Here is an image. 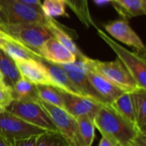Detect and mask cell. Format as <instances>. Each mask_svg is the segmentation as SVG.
<instances>
[{"label": "cell", "instance_id": "obj_1", "mask_svg": "<svg viewBox=\"0 0 146 146\" xmlns=\"http://www.w3.org/2000/svg\"><path fill=\"white\" fill-rule=\"evenodd\" d=\"M95 127L102 136L116 145H130L139 133L137 127L117 114L109 104H104L93 119Z\"/></svg>", "mask_w": 146, "mask_h": 146}, {"label": "cell", "instance_id": "obj_2", "mask_svg": "<svg viewBox=\"0 0 146 146\" xmlns=\"http://www.w3.org/2000/svg\"><path fill=\"white\" fill-rule=\"evenodd\" d=\"M80 60L86 64L88 69L100 74L126 92H133L141 89L118 58L115 61L104 62L86 56Z\"/></svg>", "mask_w": 146, "mask_h": 146}, {"label": "cell", "instance_id": "obj_3", "mask_svg": "<svg viewBox=\"0 0 146 146\" xmlns=\"http://www.w3.org/2000/svg\"><path fill=\"white\" fill-rule=\"evenodd\" d=\"M50 17L36 7L15 0H0L1 24H39L47 26Z\"/></svg>", "mask_w": 146, "mask_h": 146}, {"label": "cell", "instance_id": "obj_4", "mask_svg": "<svg viewBox=\"0 0 146 146\" xmlns=\"http://www.w3.org/2000/svg\"><path fill=\"white\" fill-rule=\"evenodd\" d=\"M97 32L98 35L116 54L117 58L130 73L139 87L146 90V62L145 56H140L138 53L126 49L110 38L102 29L97 27Z\"/></svg>", "mask_w": 146, "mask_h": 146}, {"label": "cell", "instance_id": "obj_5", "mask_svg": "<svg viewBox=\"0 0 146 146\" xmlns=\"http://www.w3.org/2000/svg\"><path fill=\"white\" fill-rule=\"evenodd\" d=\"M0 31L38 55L42 44L52 38L49 29L39 24H1Z\"/></svg>", "mask_w": 146, "mask_h": 146}, {"label": "cell", "instance_id": "obj_6", "mask_svg": "<svg viewBox=\"0 0 146 146\" xmlns=\"http://www.w3.org/2000/svg\"><path fill=\"white\" fill-rule=\"evenodd\" d=\"M38 104L50 115L57 132L67 140L69 145L84 146L75 118L59 107L51 105L41 100L38 101Z\"/></svg>", "mask_w": 146, "mask_h": 146}, {"label": "cell", "instance_id": "obj_7", "mask_svg": "<svg viewBox=\"0 0 146 146\" xmlns=\"http://www.w3.org/2000/svg\"><path fill=\"white\" fill-rule=\"evenodd\" d=\"M44 132L47 131L21 120L8 110L0 112V137L11 144L16 140L38 136Z\"/></svg>", "mask_w": 146, "mask_h": 146}, {"label": "cell", "instance_id": "obj_8", "mask_svg": "<svg viewBox=\"0 0 146 146\" xmlns=\"http://www.w3.org/2000/svg\"><path fill=\"white\" fill-rule=\"evenodd\" d=\"M6 110L43 130L47 132H57L51 118L38 103H27L13 100Z\"/></svg>", "mask_w": 146, "mask_h": 146}, {"label": "cell", "instance_id": "obj_9", "mask_svg": "<svg viewBox=\"0 0 146 146\" xmlns=\"http://www.w3.org/2000/svg\"><path fill=\"white\" fill-rule=\"evenodd\" d=\"M64 72L68 76L75 88L83 97H87L94 99L104 104H107L104 99L96 92L92 86L87 75V67L80 59H77L74 62L69 64H59Z\"/></svg>", "mask_w": 146, "mask_h": 146}, {"label": "cell", "instance_id": "obj_10", "mask_svg": "<svg viewBox=\"0 0 146 146\" xmlns=\"http://www.w3.org/2000/svg\"><path fill=\"white\" fill-rule=\"evenodd\" d=\"M63 101V110L74 118L78 119L82 116H88L94 119L104 104L94 99L80 95H74L60 90Z\"/></svg>", "mask_w": 146, "mask_h": 146}, {"label": "cell", "instance_id": "obj_11", "mask_svg": "<svg viewBox=\"0 0 146 146\" xmlns=\"http://www.w3.org/2000/svg\"><path fill=\"white\" fill-rule=\"evenodd\" d=\"M104 27L105 31L113 38L126 45L135 48L138 51L145 55V46L139 36L131 27L127 20L117 19L104 24Z\"/></svg>", "mask_w": 146, "mask_h": 146}, {"label": "cell", "instance_id": "obj_12", "mask_svg": "<svg viewBox=\"0 0 146 146\" xmlns=\"http://www.w3.org/2000/svg\"><path fill=\"white\" fill-rule=\"evenodd\" d=\"M21 77L35 86H54L47 69L38 59L14 60Z\"/></svg>", "mask_w": 146, "mask_h": 146}, {"label": "cell", "instance_id": "obj_13", "mask_svg": "<svg viewBox=\"0 0 146 146\" xmlns=\"http://www.w3.org/2000/svg\"><path fill=\"white\" fill-rule=\"evenodd\" d=\"M38 53L43 59L56 64H69L77 58L56 38H48L39 48Z\"/></svg>", "mask_w": 146, "mask_h": 146}, {"label": "cell", "instance_id": "obj_14", "mask_svg": "<svg viewBox=\"0 0 146 146\" xmlns=\"http://www.w3.org/2000/svg\"><path fill=\"white\" fill-rule=\"evenodd\" d=\"M46 27L50 32L52 37L56 38L58 42H60L70 52H72L77 59H83L86 56V55H84L76 45L72 38V36L77 37V35L74 34L76 33L74 31L67 28L65 26L56 21L54 18H50Z\"/></svg>", "mask_w": 146, "mask_h": 146}, {"label": "cell", "instance_id": "obj_15", "mask_svg": "<svg viewBox=\"0 0 146 146\" xmlns=\"http://www.w3.org/2000/svg\"><path fill=\"white\" fill-rule=\"evenodd\" d=\"M86 75L93 88L104 99L107 104H110L122 93L126 92L109 81L107 79L88 68L86 71Z\"/></svg>", "mask_w": 146, "mask_h": 146}, {"label": "cell", "instance_id": "obj_16", "mask_svg": "<svg viewBox=\"0 0 146 146\" xmlns=\"http://www.w3.org/2000/svg\"><path fill=\"white\" fill-rule=\"evenodd\" d=\"M39 61L47 69L48 74L50 79L52 80L55 87L68 93L81 96L59 64L50 62L48 61H45L44 59H39Z\"/></svg>", "mask_w": 146, "mask_h": 146}, {"label": "cell", "instance_id": "obj_17", "mask_svg": "<svg viewBox=\"0 0 146 146\" xmlns=\"http://www.w3.org/2000/svg\"><path fill=\"white\" fill-rule=\"evenodd\" d=\"M0 33L4 36L5 41L1 47L5 53H7L13 60H26V59H43L38 54L29 50L21 43L17 42L14 38L7 36L3 32Z\"/></svg>", "mask_w": 146, "mask_h": 146}, {"label": "cell", "instance_id": "obj_18", "mask_svg": "<svg viewBox=\"0 0 146 146\" xmlns=\"http://www.w3.org/2000/svg\"><path fill=\"white\" fill-rule=\"evenodd\" d=\"M11 91L13 99L16 101L38 103L40 100L38 96L36 86L23 78H21L11 86Z\"/></svg>", "mask_w": 146, "mask_h": 146}, {"label": "cell", "instance_id": "obj_19", "mask_svg": "<svg viewBox=\"0 0 146 146\" xmlns=\"http://www.w3.org/2000/svg\"><path fill=\"white\" fill-rule=\"evenodd\" d=\"M112 3L117 12L126 20L146 14L145 0H113Z\"/></svg>", "mask_w": 146, "mask_h": 146}, {"label": "cell", "instance_id": "obj_20", "mask_svg": "<svg viewBox=\"0 0 146 146\" xmlns=\"http://www.w3.org/2000/svg\"><path fill=\"white\" fill-rule=\"evenodd\" d=\"M117 114L136 127L134 107L131 92H124L109 104Z\"/></svg>", "mask_w": 146, "mask_h": 146}, {"label": "cell", "instance_id": "obj_21", "mask_svg": "<svg viewBox=\"0 0 146 146\" xmlns=\"http://www.w3.org/2000/svg\"><path fill=\"white\" fill-rule=\"evenodd\" d=\"M132 93L136 127L139 132L146 133V90L139 89Z\"/></svg>", "mask_w": 146, "mask_h": 146}, {"label": "cell", "instance_id": "obj_22", "mask_svg": "<svg viewBox=\"0 0 146 146\" xmlns=\"http://www.w3.org/2000/svg\"><path fill=\"white\" fill-rule=\"evenodd\" d=\"M0 72L6 86H12L21 77L15 61L0 49Z\"/></svg>", "mask_w": 146, "mask_h": 146}, {"label": "cell", "instance_id": "obj_23", "mask_svg": "<svg viewBox=\"0 0 146 146\" xmlns=\"http://www.w3.org/2000/svg\"><path fill=\"white\" fill-rule=\"evenodd\" d=\"M66 4L73 10L80 21L87 28L93 27L97 28V26L92 17L88 0H64Z\"/></svg>", "mask_w": 146, "mask_h": 146}, {"label": "cell", "instance_id": "obj_24", "mask_svg": "<svg viewBox=\"0 0 146 146\" xmlns=\"http://www.w3.org/2000/svg\"><path fill=\"white\" fill-rule=\"evenodd\" d=\"M36 89L41 101L63 109V101L60 89L52 86H36Z\"/></svg>", "mask_w": 146, "mask_h": 146}, {"label": "cell", "instance_id": "obj_25", "mask_svg": "<svg viewBox=\"0 0 146 146\" xmlns=\"http://www.w3.org/2000/svg\"><path fill=\"white\" fill-rule=\"evenodd\" d=\"M80 134L84 146H92L95 138V125L93 120L88 116H82L76 119Z\"/></svg>", "mask_w": 146, "mask_h": 146}, {"label": "cell", "instance_id": "obj_26", "mask_svg": "<svg viewBox=\"0 0 146 146\" xmlns=\"http://www.w3.org/2000/svg\"><path fill=\"white\" fill-rule=\"evenodd\" d=\"M66 3L64 0H44L41 3V9L44 15L50 18L58 16L69 17L66 10Z\"/></svg>", "mask_w": 146, "mask_h": 146}, {"label": "cell", "instance_id": "obj_27", "mask_svg": "<svg viewBox=\"0 0 146 146\" xmlns=\"http://www.w3.org/2000/svg\"><path fill=\"white\" fill-rule=\"evenodd\" d=\"M34 146H70L58 132H44L38 135Z\"/></svg>", "mask_w": 146, "mask_h": 146}, {"label": "cell", "instance_id": "obj_28", "mask_svg": "<svg viewBox=\"0 0 146 146\" xmlns=\"http://www.w3.org/2000/svg\"><path fill=\"white\" fill-rule=\"evenodd\" d=\"M13 100L11 87L0 83V112L6 110Z\"/></svg>", "mask_w": 146, "mask_h": 146}, {"label": "cell", "instance_id": "obj_29", "mask_svg": "<svg viewBox=\"0 0 146 146\" xmlns=\"http://www.w3.org/2000/svg\"><path fill=\"white\" fill-rule=\"evenodd\" d=\"M38 136H32L24 139H20L13 142L12 146H34Z\"/></svg>", "mask_w": 146, "mask_h": 146}, {"label": "cell", "instance_id": "obj_30", "mask_svg": "<svg viewBox=\"0 0 146 146\" xmlns=\"http://www.w3.org/2000/svg\"><path fill=\"white\" fill-rule=\"evenodd\" d=\"M146 133L139 132L130 143L131 146H146Z\"/></svg>", "mask_w": 146, "mask_h": 146}, {"label": "cell", "instance_id": "obj_31", "mask_svg": "<svg viewBox=\"0 0 146 146\" xmlns=\"http://www.w3.org/2000/svg\"><path fill=\"white\" fill-rule=\"evenodd\" d=\"M16 2L28 4V5H33L36 7H41V1L40 0H15Z\"/></svg>", "mask_w": 146, "mask_h": 146}, {"label": "cell", "instance_id": "obj_32", "mask_svg": "<svg viewBox=\"0 0 146 146\" xmlns=\"http://www.w3.org/2000/svg\"><path fill=\"white\" fill-rule=\"evenodd\" d=\"M99 146H116V145H115L108 138H106L104 136H102V139H101L100 143H99Z\"/></svg>", "mask_w": 146, "mask_h": 146}, {"label": "cell", "instance_id": "obj_33", "mask_svg": "<svg viewBox=\"0 0 146 146\" xmlns=\"http://www.w3.org/2000/svg\"><path fill=\"white\" fill-rule=\"evenodd\" d=\"M94 2H95V3L97 5L101 6V5L106 4V3H108L110 2H113V0H94Z\"/></svg>", "mask_w": 146, "mask_h": 146}, {"label": "cell", "instance_id": "obj_34", "mask_svg": "<svg viewBox=\"0 0 146 146\" xmlns=\"http://www.w3.org/2000/svg\"><path fill=\"white\" fill-rule=\"evenodd\" d=\"M0 146H12V144L0 137Z\"/></svg>", "mask_w": 146, "mask_h": 146}, {"label": "cell", "instance_id": "obj_35", "mask_svg": "<svg viewBox=\"0 0 146 146\" xmlns=\"http://www.w3.org/2000/svg\"><path fill=\"white\" fill-rule=\"evenodd\" d=\"M0 83H4L3 77V75H2V74H1V72H0ZM4 84H5V83H4Z\"/></svg>", "mask_w": 146, "mask_h": 146}, {"label": "cell", "instance_id": "obj_36", "mask_svg": "<svg viewBox=\"0 0 146 146\" xmlns=\"http://www.w3.org/2000/svg\"><path fill=\"white\" fill-rule=\"evenodd\" d=\"M116 146H131L130 145H116Z\"/></svg>", "mask_w": 146, "mask_h": 146}]
</instances>
